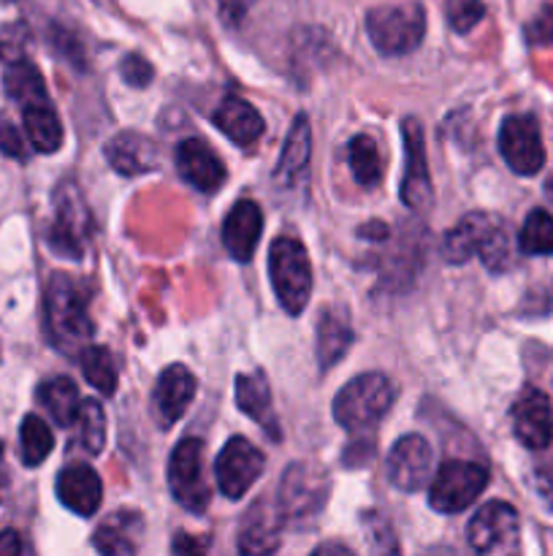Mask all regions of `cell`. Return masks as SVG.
I'll list each match as a JSON object with an SVG mask.
<instances>
[{
	"instance_id": "603a6c76",
	"label": "cell",
	"mask_w": 553,
	"mask_h": 556,
	"mask_svg": "<svg viewBox=\"0 0 553 556\" xmlns=\"http://www.w3.org/2000/svg\"><path fill=\"white\" fill-rule=\"evenodd\" d=\"M236 405L244 416L253 418L255 424L266 429L271 440L280 438V429H276V416L271 410V391L269 383L260 372L239 375L236 378Z\"/></svg>"
},
{
	"instance_id": "9a60e30c",
	"label": "cell",
	"mask_w": 553,
	"mask_h": 556,
	"mask_svg": "<svg viewBox=\"0 0 553 556\" xmlns=\"http://www.w3.org/2000/svg\"><path fill=\"white\" fill-rule=\"evenodd\" d=\"M87 233H90V220H87L85 204L79 201L76 190L65 185V190L57 193V220H54L52 231H49V244L60 255L79 258L81 250H85Z\"/></svg>"
},
{
	"instance_id": "60d3db41",
	"label": "cell",
	"mask_w": 553,
	"mask_h": 556,
	"mask_svg": "<svg viewBox=\"0 0 553 556\" xmlns=\"http://www.w3.org/2000/svg\"><path fill=\"white\" fill-rule=\"evenodd\" d=\"M220 3V9L226 11V16H244L247 14V9L253 5V0H217Z\"/></svg>"
},
{
	"instance_id": "b9f144b4",
	"label": "cell",
	"mask_w": 553,
	"mask_h": 556,
	"mask_svg": "<svg viewBox=\"0 0 553 556\" xmlns=\"http://www.w3.org/2000/svg\"><path fill=\"white\" fill-rule=\"evenodd\" d=\"M173 552H177V554H184V552L201 554V552H206V541H193V538L179 535L177 541H173Z\"/></svg>"
},
{
	"instance_id": "ba28073f",
	"label": "cell",
	"mask_w": 553,
	"mask_h": 556,
	"mask_svg": "<svg viewBox=\"0 0 553 556\" xmlns=\"http://www.w3.org/2000/svg\"><path fill=\"white\" fill-rule=\"evenodd\" d=\"M168 486L184 510L206 514L209 483L204 478V443L198 438H184L173 448L171 462H168Z\"/></svg>"
},
{
	"instance_id": "ffe728a7",
	"label": "cell",
	"mask_w": 553,
	"mask_h": 556,
	"mask_svg": "<svg viewBox=\"0 0 553 556\" xmlns=\"http://www.w3.org/2000/svg\"><path fill=\"white\" fill-rule=\"evenodd\" d=\"M106 161L112 163L114 172L125 174V177H136V174L155 172L157 163H160V152H157L152 139L133 134V130H125V134H117L106 144Z\"/></svg>"
},
{
	"instance_id": "2e32d148",
	"label": "cell",
	"mask_w": 553,
	"mask_h": 556,
	"mask_svg": "<svg viewBox=\"0 0 553 556\" xmlns=\"http://www.w3.org/2000/svg\"><path fill=\"white\" fill-rule=\"evenodd\" d=\"M285 519L276 500H260L247 510L239 530V552L242 554H271L280 548V532Z\"/></svg>"
},
{
	"instance_id": "7c38bea8",
	"label": "cell",
	"mask_w": 553,
	"mask_h": 556,
	"mask_svg": "<svg viewBox=\"0 0 553 556\" xmlns=\"http://www.w3.org/2000/svg\"><path fill=\"white\" fill-rule=\"evenodd\" d=\"M401 134H404V152H407V172L401 179V201L412 210L423 212L432 206V177H428L426 163V147H423V128L415 117L401 123Z\"/></svg>"
},
{
	"instance_id": "484cf974",
	"label": "cell",
	"mask_w": 553,
	"mask_h": 556,
	"mask_svg": "<svg viewBox=\"0 0 553 556\" xmlns=\"http://www.w3.org/2000/svg\"><path fill=\"white\" fill-rule=\"evenodd\" d=\"M352 345V329L347 315L339 307H329L318 324V362L331 369Z\"/></svg>"
},
{
	"instance_id": "d6a6232c",
	"label": "cell",
	"mask_w": 553,
	"mask_h": 556,
	"mask_svg": "<svg viewBox=\"0 0 553 556\" xmlns=\"http://www.w3.org/2000/svg\"><path fill=\"white\" fill-rule=\"evenodd\" d=\"M518 248L526 255H553V215L545 210L529 212L518 233Z\"/></svg>"
},
{
	"instance_id": "f35d334b",
	"label": "cell",
	"mask_w": 553,
	"mask_h": 556,
	"mask_svg": "<svg viewBox=\"0 0 553 556\" xmlns=\"http://www.w3.org/2000/svg\"><path fill=\"white\" fill-rule=\"evenodd\" d=\"M537 489H540V497L553 508V467L537 470Z\"/></svg>"
},
{
	"instance_id": "7402d4cb",
	"label": "cell",
	"mask_w": 553,
	"mask_h": 556,
	"mask_svg": "<svg viewBox=\"0 0 553 556\" xmlns=\"http://www.w3.org/2000/svg\"><path fill=\"white\" fill-rule=\"evenodd\" d=\"M309 152H312V130H309L307 114H298L293 119L291 130H287L285 147H282L280 163H276L274 172V185H280L282 190L293 188L307 174Z\"/></svg>"
},
{
	"instance_id": "74e56055",
	"label": "cell",
	"mask_w": 553,
	"mask_h": 556,
	"mask_svg": "<svg viewBox=\"0 0 553 556\" xmlns=\"http://www.w3.org/2000/svg\"><path fill=\"white\" fill-rule=\"evenodd\" d=\"M0 150H3L5 155H14V157L25 155L22 136L16 134V128L11 123H0Z\"/></svg>"
},
{
	"instance_id": "8d00e7d4",
	"label": "cell",
	"mask_w": 553,
	"mask_h": 556,
	"mask_svg": "<svg viewBox=\"0 0 553 556\" xmlns=\"http://www.w3.org/2000/svg\"><path fill=\"white\" fill-rule=\"evenodd\" d=\"M526 33H529V41L553 43V5H545V9L535 16V22L526 27Z\"/></svg>"
},
{
	"instance_id": "f546056e",
	"label": "cell",
	"mask_w": 553,
	"mask_h": 556,
	"mask_svg": "<svg viewBox=\"0 0 553 556\" xmlns=\"http://www.w3.org/2000/svg\"><path fill=\"white\" fill-rule=\"evenodd\" d=\"M76 427V443L87 451V454H101L103 443H106V416L98 400H81L79 413H76L74 424Z\"/></svg>"
},
{
	"instance_id": "5b68a950",
	"label": "cell",
	"mask_w": 553,
	"mask_h": 556,
	"mask_svg": "<svg viewBox=\"0 0 553 556\" xmlns=\"http://www.w3.org/2000/svg\"><path fill=\"white\" fill-rule=\"evenodd\" d=\"M269 271L276 299L285 307V313H304V307L309 302V293H312V269H309L304 244L293 237L276 239L269 253Z\"/></svg>"
},
{
	"instance_id": "83f0119b",
	"label": "cell",
	"mask_w": 553,
	"mask_h": 556,
	"mask_svg": "<svg viewBox=\"0 0 553 556\" xmlns=\"http://www.w3.org/2000/svg\"><path fill=\"white\" fill-rule=\"evenodd\" d=\"M38 400H41V405L47 407L49 416H52L60 427H70L81 405L79 389H76L74 380L68 378H54L49 380V383H43L41 389H38Z\"/></svg>"
},
{
	"instance_id": "e575fe53",
	"label": "cell",
	"mask_w": 553,
	"mask_h": 556,
	"mask_svg": "<svg viewBox=\"0 0 553 556\" xmlns=\"http://www.w3.org/2000/svg\"><path fill=\"white\" fill-rule=\"evenodd\" d=\"M445 14L455 33H470L486 14L483 0H445Z\"/></svg>"
},
{
	"instance_id": "3957f363",
	"label": "cell",
	"mask_w": 553,
	"mask_h": 556,
	"mask_svg": "<svg viewBox=\"0 0 553 556\" xmlns=\"http://www.w3.org/2000/svg\"><path fill=\"white\" fill-rule=\"evenodd\" d=\"M394 386L385 375L369 372L352 378L334 400V418L347 432H372L394 405Z\"/></svg>"
},
{
	"instance_id": "f1b7e54d",
	"label": "cell",
	"mask_w": 553,
	"mask_h": 556,
	"mask_svg": "<svg viewBox=\"0 0 553 556\" xmlns=\"http://www.w3.org/2000/svg\"><path fill=\"white\" fill-rule=\"evenodd\" d=\"M5 92H9L14 101H20L22 106L47 101V87H43L41 74H38L36 65L27 63V60H14V63L5 68Z\"/></svg>"
},
{
	"instance_id": "9c48e42d",
	"label": "cell",
	"mask_w": 553,
	"mask_h": 556,
	"mask_svg": "<svg viewBox=\"0 0 553 556\" xmlns=\"http://www.w3.org/2000/svg\"><path fill=\"white\" fill-rule=\"evenodd\" d=\"M499 152L504 163L520 177H531L545 166L540 125L531 114H510L499 128Z\"/></svg>"
},
{
	"instance_id": "44dd1931",
	"label": "cell",
	"mask_w": 553,
	"mask_h": 556,
	"mask_svg": "<svg viewBox=\"0 0 553 556\" xmlns=\"http://www.w3.org/2000/svg\"><path fill=\"white\" fill-rule=\"evenodd\" d=\"M195 394V378L190 375L188 367L173 364V367L163 369L155 386V410L163 424H173L184 416L190 400Z\"/></svg>"
},
{
	"instance_id": "7bdbcfd3",
	"label": "cell",
	"mask_w": 553,
	"mask_h": 556,
	"mask_svg": "<svg viewBox=\"0 0 553 556\" xmlns=\"http://www.w3.org/2000/svg\"><path fill=\"white\" fill-rule=\"evenodd\" d=\"M5 486H9V472H5V454H3V443H0V500H3Z\"/></svg>"
},
{
	"instance_id": "e0dca14e",
	"label": "cell",
	"mask_w": 553,
	"mask_h": 556,
	"mask_svg": "<svg viewBox=\"0 0 553 556\" xmlns=\"http://www.w3.org/2000/svg\"><path fill=\"white\" fill-rule=\"evenodd\" d=\"M179 177L201 193H215L226 182V166L201 139H188L177 150Z\"/></svg>"
},
{
	"instance_id": "d6986e66",
	"label": "cell",
	"mask_w": 553,
	"mask_h": 556,
	"mask_svg": "<svg viewBox=\"0 0 553 556\" xmlns=\"http://www.w3.org/2000/svg\"><path fill=\"white\" fill-rule=\"evenodd\" d=\"M57 497L60 503L68 510H74L76 516H92L101 508V478H98V472L87 465L65 467L57 478Z\"/></svg>"
},
{
	"instance_id": "d590c367",
	"label": "cell",
	"mask_w": 553,
	"mask_h": 556,
	"mask_svg": "<svg viewBox=\"0 0 553 556\" xmlns=\"http://www.w3.org/2000/svg\"><path fill=\"white\" fill-rule=\"evenodd\" d=\"M119 71H123L125 81L133 87H146L152 81V65L144 58H139V54H128L123 65H119Z\"/></svg>"
},
{
	"instance_id": "4fadbf2b",
	"label": "cell",
	"mask_w": 553,
	"mask_h": 556,
	"mask_svg": "<svg viewBox=\"0 0 553 556\" xmlns=\"http://www.w3.org/2000/svg\"><path fill=\"white\" fill-rule=\"evenodd\" d=\"M432 448L421 434H407L388 454V481L399 492H421L432 476Z\"/></svg>"
},
{
	"instance_id": "cb8c5ba5",
	"label": "cell",
	"mask_w": 553,
	"mask_h": 556,
	"mask_svg": "<svg viewBox=\"0 0 553 556\" xmlns=\"http://www.w3.org/2000/svg\"><path fill=\"white\" fill-rule=\"evenodd\" d=\"M141 532H144V521H141L139 514H133V510H117V514H112L98 527L95 548L108 556L136 554Z\"/></svg>"
},
{
	"instance_id": "836d02e7",
	"label": "cell",
	"mask_w": 553,
	"mask_h": 556,
	"mask_svg": "<svg viewBox=\"0 0 553 556\" xmlns=\"http://www.w3.org/2000/svg\"><path fill=\"white\" fill-rule=\"evenodd\" d=\"M20 443H22V462H25L27 467H38L54 448L52 429L47 427L43 418L27 416L25 421H22Z\"/></svg>"
},
{
	"instance_id": "7a4b0ae2",
	"label": "cell",
	"mask_w": 553,
	"mask_h": 556,
	"mask_svg": "<svg viewBox=\"0 0 553 556\" xmlns=\"http://www.w3.org/2000/svg\"><path fill=\"white\" fill-rule=\"evenodd\" d=\"M47 329L54 345L65 353L76 351L92 334V320L87 315V296L68 275H54L47 286Z\"/></svg>"
},
{
	"instance_id": "8fae6325",
	"label": "cell",
	"mask_w": 553,
	"mask_h": 556,
	"mask_svg": "<svg viewBox=\"0 0 553 556\" xmlns=\"http://www.w3.org/2000/svg\"><path fill=\"white\" fill-rule=\"evenodd\" d=\"M263 465V454H260L249 440H228L226 448L220 451V456H217L215 462L217 486H220V492L226 494L228 500H242L244 494L253 489V483L260 478Z\"/></svg>"
},
{
	"instance_id": "8992f818",
	"label": "cell",
	"mask_w": 553,
	"mask_h": 556,
	"mask_svg": "<svg viewBox=\"0 0 553 556\" xmlns=\"http://www.w3.org/2000/svg\"><path fill=\"white\" fill-rule=\"evenodd\" d=\"M329 497V478L312 465H291L276 489V505L282 519L291 525H304L323 510Z\"/></svg>"
},
{
	"instance_id": "30bf717a",
	"label": "cell",
	"mask_w": 553,
	"mask_h": 556,
	"mask_svg": "<svg viewBox=\"0 0 553 556\" xmlns=\"http://www.w3.org/2000/svg\"><path fill=\"white\" fill-rule=\"evenodd\" d=\"M470 546L480 554L513 552L518 546V514L513 505L493 500L486 503L466 527Z\"/></svg>"
},
{
	"instance_id": "4dcf8cb0",
	"label": "cell",
	"mask_w": 553,
	"mask_h": 556,
	"mask_svg": "<svg viewBox=\"0 0 553 556\" xmlns=\"http://www.w3.org/2000/svg\"><path fill=\"white\" fill-rule=\"evenodd\" d=\"M350 168H352V177L361 188H377L380 179H383V157H380L377 144L374 139L369 136H356L350 141Z\"/></svg>"
},
{
	"instance_id": "5bb4252c",
	"label": "cell",
	"mask_w": 553,
	"mask_h": 556,
	"mask_svg": "<svg viewBox=\"0 0 553 556\" xmlns=\"http://www.w3.org/2000/svg\"><path fill=\"white\" fill-rule=\"evenodd\" d=\"M513 432L520 445L542 451L553 443V410L542 391L526 389L513 405Z\"/></svg>"
},
{
	"instance_id": "6da1fadb",
	"label": "cell",
	"mask_w": 553,
	"mask_h": 556,
	"mask_svg": "<svg viewBox=\"0 0 553 556\" xmlns=\"http://www.w3.org/2000/svg\"><path fill=\"white\" fill-rule=\"evenodd\" d=\"M472 255H480L486 269L504 271L510 266V237L499 217L486 212H472L461 217L459 226L445 237V258L450 264H464Z\"/></svg>"
},
{
	"instance_id": "ee69618b",
	"label": "cell",
	"mask_w": 553,
	"mask_h": 556,
	"mask_svg": "<svg viewBox=\"0 0 553 556\" xmlns=\"http://www.w3.org/2000/svg\"><path fill=\"white\" fill-rule=\"evenodd\" d=\"M545 190H548V195H551V199H553V177H551V179H548V185H545Z\"/></svg>"
},
{
	"instance_id": "ab89813d",
	"label": "cell",
	"mask_w": 553,
	"mask_h": 556,
	"mask_svg": "<svg viewBox=\"0 0 553 556\" xmlns=\"http://www.w3.org/2000/svg\"><path fill=\"white\" fill-rule=\"evenodd\" d=\"M22 554V541L14 530H5L0 535V556H16Z\"/></svg>"
},
{
	"instance_id": "ac0fdd59",
	"label": "cell",
	"mask_w": 553,
	"mask_h": 556,
	"mask_svg": "<svg viewBox=\"0 0 553 556\" xmlns=\"http://www.w3.org/2000/svg\"><path fill=\"white\" fill-rule=\"evenodd\" d=\"M260 231H263L260 206L255 204V201L242 199L233 204L226 223H222V244H226V250L233 258L244 264V261L253 258L255 248H258Z\"/></svg>"
},
{
	"instance_id": "1f68e13d",
	"label": "cell",
	"mask_w": 553,
	"mask_h": 556,
	"mask_svg": "<svg viewBox=\"0 0 553 556\" xmlns=\"http://www.w3.org/2000/svg\"><path fill=\"white\" fill-rule=\"evenodd\" d=\"M81 372H85L87 383L103 396H112L117 391V364L108 348L92 345L81 351Z\"/></svg>"
},
{
	"instance_id": "4316f807",
	"label": "cell",
	"mask_w": 553,
	"mask_h": 556,
	"mask_svg": "<svg viewBox=\"0 0 553 556\" xmlns=\"http://www.w3.org/2000/svg\"><path fill=\"white\" fill-rule=\"evenodd\" d=\"M22 117H25V130L30 144L38 152H54L63 144V125H60L57 114L49 106V101L43 103H27L22 106Z\"/></svg>"
},
{
	"instance_id": "52a82bcc",
	"label": "cell",
	"mask_w": 553,
	"mask_h": 556,
	"mask_svg": "<svg viewBox=\"0 0 553 556\" xmlns=\"http://www.w3.org/2000/svg\"><path fill=\"white\" fill-rule=\"evenodd\" d=\"M488 486V470L475 462H445L428 489V503L437 514H461Z\"/></svg>"
},
{
	"instance_id": "277c9868",
	"label": "cell",
	"mask_w": 553,
	"mask_h": 556,
	"mask_svg": "<svg viewBox=\"0 0 553 556\" xmlns=\"http://www.w3.org/2000/svg\"><path fill=\"white\" fill-rule=\"evenodd\" d=\"M366 30L374 49L385 58H401L421 47L426 36V14L421 3L377 5L366 14Z\"/></svg>"
},
{
	"instance_id": "d4e9b609",
	"label": "cell",
	"mask_w": 553,
	"mask_h": 556,
	"mask_svg": "<svg viewBox=\"0 0 553 556\" xmlns=\"http://www.w3.org/2000/svg\"><path fill=\"white\" fill-rule=\"evenodd\" d=\"M215 125L236 141L239 147H249L263 136V119L260 114L249 106L242 98H226L215 112Z\"/></svg>"
}]
</instances>
